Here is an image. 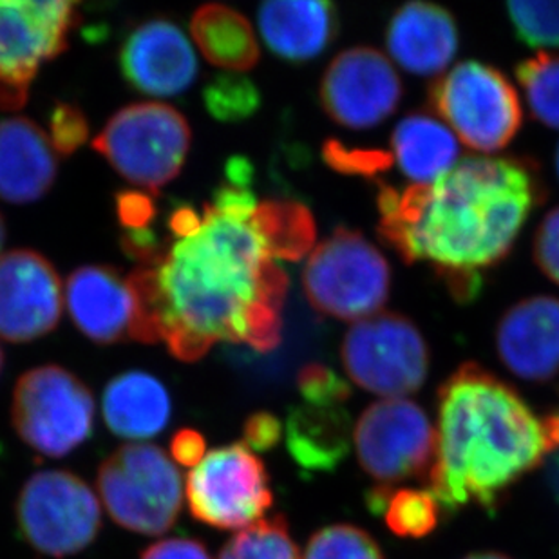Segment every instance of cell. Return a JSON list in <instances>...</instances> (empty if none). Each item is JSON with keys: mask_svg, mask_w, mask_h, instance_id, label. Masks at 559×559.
<instances>
[{"mask_svg": "<svg viewBox=\"0 0 559 559\" xmlns=\"http://www.w3.org/2000/svg\"><path fill=\"white\" fill-rule=\"evenodd\" d=\"M118 63L127 84L143 95L176 96L198 76L194 49L181 27L169 19H151L123 40Z\"/></svg>", "mask_w": 559, "mask_h": 559, "instance_id": "2e32d148", "label": "cell"}, {"mask_svg": "<svg viewBox=\"0 0 559 559\" xmlns=\"http://www.w3.org/2000/svg\"><path fill=\"white\" fill-rule=\"evenodd\" d=\"M341 357L355 384L384 399L412 395L428 379L426 338L401 313L385 311L355 322L344 335Z\"/></svg>", "mask_w": 559, "mask_h": 559, "instance_id": "30bf717a", "label": "cell"}, {"mask_svg": "<svg viewBox=\"0 0 559 559\" xmlns=\"http://www.w3.org/2000/svg\"><path fill=\"white\" fill-rule=\"evenodd\" d=\"M253 222L275 259L301 261L316 247V219L310 209L292 200L259 201Z\"/></svg>", "mask_w": 559, "mask_h": 559, "instance_id": "484cf974", "label": "cell"}, {"mask_svg": "<svg viewBox=\"0 0 559 559\" xmlns=\"http://www.w3.org/2000/svg\"><path fill=\"white\" fill-rule=\"evenodd\" d=\"M283 426L280 418L269 412H255L245 420L243 442L252 451H270L280 443Z\"/></svg>", "mask_w": 559, "mask_h": 559, "instance_id": "f35d334b", "label": "cell"}, {"mask_svg": "<svg viewBox=\"0 0 559 559\" xmlns=\"http://www.w3.org/2000/svg\"><path fill=\"white\" fill-rule=\"evenodd\" d=\"M429 104L456 138L478 153H498L522 129V104L511 80L476 60L456 63L435 80Z\"/></svg>", "mask_w": 559, "mask_h": 559, "instance_id": "52a82bcc", "label": "cell"}, {"mask_svg": "<svg viewBox=\"0 0 559 559\" xmlns=\"http://www.w3.org/2000/svg\"><path fill=\"white\" fill-rule=\"evenodd\" d=\"M542 426H544L545 442L549 451L559 449V406L542 420Z\"/></svg>", "mask_w": 559, "mask_h": 559, "instance_id": "7bdbcfd3", "label": "cell"}, {"mask_svg": "<svg viewBox=\"0 0 559 559\" xmlns=\"http://www.w3.org/2000/svg\"><path fill=\"white\" fill-rule=\"evenodd\" d=\"M96 486L109 516L131 533L165 534L183 507L180 471L151 443H129L109 454Z\"/></svg>", "mask_w": 559, "mask_h": 559, "instance_id": "8992f818", "label": "cell"}, {"mask_svg": "<svg viewBox=\"0 0 559 559\" xmlns=\"http://www.w3.org/2000/svg\"><path fill=\"white\" fill-rule=\"evenodd\" d=\"M5 239V225L4 219H2V214H0V249H2V245H4Z\"/></svg>", "mask_w": 559, "mask_h": 559, "instance_id": "bcb514c9", "label": "cell"}, {"mask_svg": "<svg viewBox=\"0 0 559 559\" xmlns=\"http://www.w3.org/2000/svg\"><path fill=\"white\" fill-rule=\"evenodd\" d=\"M326 164L343 175H359L374 178L385 173L393 164L391 153L379 148H348L337 140H328L322 147Z\"/></svg>", "mask_w": 559, "mask_h": 559, "instance_id": "d6a6232c", "label": "cell"}, {"mask_svg": "<svg viewBox=\"0 0 559 559\" xmlns=\"http://www.w3.org/2000/svg\"><path fill=\"white\" fill-rule=\"evenodd\" d=\"M120 243L123 252L142 266H153L158 263L167 249V238H159V234L153 227L142 228V230H123Z\"/></svg>", "mask_w": 559, "mask_h": 559, "instance_id": "74e56055", "label": "cell"}, {"mask_svg": "<svg viewBox=\"0 0 559 559\" xmlns=\"http://www.w3.org/2000/svg\"><path fill=\"white\" fill-rule=\"evenodd\" d=\"M544 200L534 159L473 156L429 186L380 183L379 236L402 261L431 264L456 301L471 302L481 270L509 255Z\"/></svg>", "mask_w": 559, "mask_h": 559, "instance_id": "7a4b0ae2", "label": "cell"}, {"mask_svg": "<svg viewBox=\"0 0 559 559\" xmlns=\"http://www.w3.org/2000/svg\"><path fill=\"white\" fill-rule=\"evenodd\" d=\"M258 19L270 51L294 63L321 57L338 33L337 8L326 0H272Z\"/></svg>", "mask_w": 559, "mask_h": 559, "instance_id": "44dd1931", "label": "cell"}, {"mask_svg": "<svg viewBox=\"0 0 559 559\" xmlns=\"http://www.w3.org/2000/svg\"><path fill=\"white\" fill-rule=\"evenodd\" d=\"M95 396L71 371L48 365L22 374L13 391L11 420L27 448L62 459L90 440Z\"/></svg>", "mask_w": 559, "mask_h": 559, "instance_id": "ba28073f", "label": "cell"}, {"mask_svg": "<svg viewBox=\"0 0 559 559\" xmlns=\"http://www.w3.org/2000/svg\"><path fill=\"white\" fill-rule=\"evenodd\" d=\"M2 366H4V354H2V348H0V371H2Z\"/></svg>", "mask_w": 559, "mask_h": 559, "instance_id": "c3c4849f", "label": "cell"}, {"mask_svg": "<svg viewBox=\"0 0 559 559\" xmlns=\"http://www.w3.org/2000/svg\"><path fill=\"white\" fill-rule=\"evenodd\" d=\"M225 175H227V183L230 186L245 187V189H250L252 186L253 167L243 156H234L228 159Z\"/></svg>", "mask_w": 559, "mask_h": 559, "instance_id": "b9f144b4", "label": "cell"}, {"mask_svg": "<svg viewBox=\"0 0 559 559\" xmlns=\"http://www.w3.org/2000/svg\"><path fill=\"white\" fill-rule=\"evenodd\" d=\"M102 413L111 433L127 440H145L167 428L173 402L164 382L154 374L126 371L106 385Z\"/></svg>", "mask_w": 559, "mask_h": 559, "instance_id": "7402d4cb", "label": "cell"}, {"mask_svg": "<svg viewBox=\"0 0 559 559\" xmlns=\"http://www.w3.org/2000/svg\"><path fill=\"white\" fill-rule=\"evenodd\" d=\"M140 559H212L205 545L192 538H167L143 550Z\"/></svg>", "mask_w": 559, "mask_h": 559, "instance_id": "ab89813d", "label": "cell"}, {"mask_svg": "<svg viewBox=\"0 0 559 559\" xmlns=\"http://www.w3.org/2000/svg\"><path fill=\"white\" fill-rule=\"evenodd\" d=\"M186 492L192 518L222 531L250 527L274 503L266 467L245 442L205 454L187 476Z\"/></svg>", "mask_w": 559, "mask_h": 559, "instance_id": "4fadbf2b", "label": "cell"}, {"mask_svg": "<svg viewBox=\"0 0 559 559\" xmlns=\"http://www.w3.org/2000/svg\"><path fill=\"white\" fill-rule=\"evenodd\" d=\"M190 33L203 57L217 68L245 73L259 62L250 22L228 5H201L190 21Z\"/></svg>", "mask_w": 559, "mask_h": 559, "instance_id": "d4e9b609", "label": "cell"}, {"mask_svg": "<svg viewBox=\"0 0 559 559\" xmlns=\"http://www.w3.org/2000/svg\"><path fill=\"white\" fill-rule=\"evenodd\" d=\"M115 200H117L118 222L123 230L148 228L158 214L153 198L140 189L120 190Z\"/></svg>", "mask_w": 559, "mask_h": 559, "instance_id": "8d00e7d4", "label": "cell"}, {"mask_svg": "<svg viewBox=\"0 0 559 559\" xmlns=\"http://www.w3.org/2000/svg\"><path fill=\"white\" fill-rule=\"evenodd\" d=\"M90 136V123L80 107L59 102L49 112V140L57 153L71 156Z\"/></svg>", "mask_w": 559, "mask_h": 559, "instance_id": "e575fe53", "label": "cell"}, {"mask_svg": "<svg viewBox=\"0 0 559 559\" xmlns=\"http://www.w3.org/2000/svg\"><path fill=\"white\" fill-rule=\"evenodd\" d=\"M497 352L512 374L547 382L559 374V299L536 296L516 302L497 326Z\"/></svg>", "mask_w": 559, "mask_h": 559, "instance_id": "e0dca14e", "label": "cell"}, {"mask_svg": "<svg viewBox=\"0 0 559 559\" xmlns=\"http://www.w3.org/2000/svg\"><path fill=\"white\" fill-rule=\"evenodd\" d=\"M258 203L252 189L225 181L194 233L169 234L158 263L127 275L136 299L134 341H165L181 362L222 341L258 352L280 346L288 275L253 222Z\"/></svg>", "mask_w": 559, "mask_h": 559, "instance_id": "6da1fadb", "label": "cell"}, {"mask_svg": "<svg viewBox=\"0 0 559 559\" xmlns=\"http://www.w3.org/2000/svg\"><path fill=\"white\" fill-rule=\"evenodd\" d=\"M217 559H301L285 516L253 523L223 545Z\"/></svg>", "mask_w": 559, "mask_h": 559, "instance_id": "83f0119b", "label": "cell"}, {"mask_svg": "<svg viewBox=\"0 0 559 559\" xmlns=\"http://www.w3.org/2000/svg\"><path fill=\"white\" fill-rule=\"evenodd\" d=\"M286 443L292 459L307 473L335 469L349 448V417L343 406L292 407L286 420Z\"/></svg>", "mask_w": 559, "mask_h": 559, "instance_id": "cb8c5ba5", "label": "cell"}, {"mask_svg": "<svg viewBox=\"0 0 559 559\" xmlns=\"http://www.w3.org/2000/svg\"><path fill=\"white\" fill-rule=\"evenodd\" d=\"M354 440L360 467L377 486L396 489L401 481H428L437 456V429L415 402H374L360 415Z\"/></svg>", "mask_w": 559, "mask_h": 559, "instance_id": "7c38bea8", "label": "cell"}, {"mask_svg": "<svg viewBox=\"0 0 559 559\" xmlns=\"http://www.w3.org/2000/svg\"><path fill=\"white\" fill-rule=\"evenodd\" d=\"M556 173H558V178H559V145H558V151H556Z\"/></svg>", "mask_w": 559, "mask_h": 559, "instance_id": "7dc6e473", "label": "cell"}, {"mask_svg": "<svg viewBox=\"0 0 559 559\" xmlns=\"http://www.w3.org/2000/svg\"><path fill=\"white\" fill-rule=\"evenodd\" d=\"M16 525L35 552L69 558L87 549L102 528L100 501L79 475L35 473L16 500Z\"/></svg>", "mask_w": 559, "mask_h": 559, "instance_id": "9c48e42d", "label": "cell"}, {"mask_svg": "<svg viewBox=\"0 0 559 559\" xmlns=\"http://www.w3.org/2000/svg\"><path fill=\"white\" fill-rule=\"evenodd\" d=\"M59 176L48 134L24 117L0 120V200L26 205L43 200Z\"/></svg>", "mask_w": 559, "mask_h": 559, "instance_id": "ffe728a7", "label": "cell"}, {"mask_svg": "<svg viewBox=\"0 0 559 559\" xmlns=\"http://www.w3.org/2000/svg\"><path fill=\"white\" fill-rule=\"evenodd\" d=\"M190 142L192 131L178 109L142 102L115 112L93 148L129 183L156 194L180 175Z\"/></svg>", "mask_w": 559, "mask_h": 559, "instance_id": "277c9868", "label": "cell"}, {"mask_svg": "<svg viewBox=\"0 0 559 559\" xmlns=\"http://www.w3.org/2000/svg\"><path fill=\"white\" fill-rule=\"evenodd\" d=\"M464 559H512L500 552H475V555L465 556Z\"/></svg>", "mask_w": 559, "mask_h": 559, "instance_id": "f6af8a7d", "label": "cell"}, {"mask_svg": "<svg viewBox=\"0 0 559 559\" xmlns=\"http://www.w3.org/2000/svg\"><path fill=\"white\" fill-rule=\"evenodd\" d=\"M74 2L66 0H0V109L16 111L44 62L68 48L69 33L79 24Z\"/></svg>", "mask_w": 559, "mask_h": 559, "instance_id": "8fae6325", "label": "cell"}, {"mask_svg": "<svg viewBox=\"0 0 559 559\" xmlns=\"http://www.w3.org/2000/svg\"><path fill=\"white\" fill-rule=\"evenodd\" d=\"M205 109L223 123L243 122L261 107V93L249 76L241 73L217 74L203 90Z\"/></svg>", "mask_w": 559, "mask_h": 559, "instance_id": "f546056e", "label": "cell"}, {"mask_svg": "<svg viewBox=\"0 0 559 559\" xmlns=\"http://www.w3.org/2000/svg\"><path fill=\"white\" fill-rule=\"evenodd\" d=\"M550 486L555 489V495L559 500V454L552 462V467H550Z\"/></svg>", "mask_w": 559, "mask_h": 559, "instance_id": "ee69618b", "label": "cell"}, {"mask_svg": "<svg viewBox=\"0 0 559 559\" xmlns=\"http://www.w3.org/2000/svg\"><path fill=\"white\" fill-rule=\"evenodd\" d=\"M544 426L512 385L465 362L438 390L437 456L429 492L443 511L492 509L545 453Z\"/></svg>", "mask_w": 559, "mask_h": 559, "instance_id": "3957f363", "label": "cell"}, {"mask_svg": "<svg viewBox=\"0 0 559 559\" xmlns=\"http://www.w3.org/2000/svg\"><path fill=\"white\" fill-rule=\"evenodd\" d=\"M297 388L302 402L311 406H344L352 390L348 382L322 365H308L297 377Z\"/></svg>", "mask_w": 559, "mask_h": 559, "instance_id": "836d02e7", "label": "cell"}, {"mask_svg": "<svg viewBox=\"0 0 559 559\" xmlns=\"http://www.w3.org/2000/svg\"><path fill=\"white\" fill-rule=\"evenodd\" d=\"M391 148V158L413 186H429L459 164L460 145L453 131L424 112H412L396 123Z\"/></svg>", "mask_w": 559, "mask_h": 559, "instance_id": "603a6c76", "label": "cell"}, {"mask_svg": "<svg viewBox=\"0 0 559 559\" xmlns=\"http://www.w3.org/2000/svg\"><path fill=\"white\" fill-rule=\"evenodd\" d=\"M401 76L379 49L359 46L338 53L322 74L319 98L338 126L366 131L385 122L402 100Z\"/></svg>", "mask_w": 559, "mask_h": 559, "instance_id": "5bb4252c", "label": "cell"}, {"mask_svg": "<svg viewBox=\"0 0 559 559\" xmlns=\"http://www.w3.org/2000/svg\"><path fill=\"white\" fill-rule=\"evenodd\" d=\"M305 559H384V555L365 528L335 523L311 536Z\"/></svg>", "mask_w": 559, "mask_h": 559, "instance_id": "4dcf8cb0", "label": "cell"}, {"mask_svg": "<svg viewBox=\"0 0 559 559\" xmlns=\"http://www.w3.org/2000/svg\"><path fill=\"white\" fill-rule=\"evenodd\" d=\"M66 302L74 324L91 341L112 344L132 338L136 299L118 270L96 264L74 270L66 285Z\"/></svg>", "mask_w": 559, "mask_h": 559, "instance_id": "ac0fdd59", "label": "cell"}, {"mask_svg": "<svg viewBox=\"0 0 559 559\" xmlns=\"http://www.w3.org/2000/svg\"><path fill=\"white\" fill-rule=\"evenodd\" d=\"M0 453H2V445H0Z\"/></svg>", "mask_w": 559, "mask_h": 559, "instance_id": "681fc988", "label": "cell"}, {"mask_svg": "<svg viewBox=\"0 0 559 559\" xmlns=\"http://www.w3.org/2000/svg\"><path fill=\"white\" fill-rule=\"evenodd\" d=\"M507 10L528 48L559 49V2H509Z\"/></svg>", "mask_w": 559, "mask_h": 559, "instance_id": "1f68e13d", "label": "cell"}, {"mask_svg": "<svg viewBox=\"0 0 559 559\" xmlns=\"http://www.w3.org/2000/svg\"><path fill=\"white\" fill-rule=\"evenodd\" d=\"M302 286L311 308L321 316L359 322L388 301L390 263L362 234L338 227L311 250Z\"/></svg>", "mask_w": 559, "mask_h": 559, "instance_id": "5b68a950", "label": "cell"}, {"mask_svg": "<svg viewBox=\"0 0 559 559\" xmlns=\"http://www.w3.org/2000/svg\"><path fill=\"white\" fill-rule=\"evenodd\" d=\"M440 511L437 498L429 491L418 489H393L385 509V525L399 538H426L433 533L440 522Z\"/></svg>", "mask_w": 559, "mask_h": 559, "instance_id": "f1b7e54d", "label": "cell"}, {"mask_svg": "<svg viewBox=\"0 0 559 559\" xmlns=\"http://www.w3.org/2000/svg\"><path fill=\"white\" fill-rule=\"evenodd\" d=\"M534 261L550 281L559 285V206L539 223L534 236Z\"/></svg>", "mask_w": 559, "mask_h": 559, "instance_id": "d590c367", "label": "cell"}, {"mask_svg": "<svg viewBox=\"0 0 559 559\" xmlns=\"http://www.w3.org/2000/svg\"><path fill=\"white\" fill-rule=\"evenodd\" d=\"M516 79L533 117L559 131V55L539 51L523 60L516 66Z\"/></svg>", "mask_w": 559, "mask_h": 559, "instance_id": "4316f807", "label": "cell"}, {"mask_svg": "<svg viewBox=\"0 0 559 559\" xmlns=\"http://www.w3.org/2000/svg\"><path fill=\"white\" fill-rule=\"evenodd\" d=\"M62 281L53 264L33 250L0 255V337L29 343L53 332L63 310Z\"/></svg>", "mask_w": 559, "mask_h": 559, "instance_id": "9a60e30c", "label": "cell"}, {"mask_svg": "<svg viewBox=\"0 0 559 559\" xmlns=\"http://www.w3.org/2000/svg\"><path fill=\"white\" fill-rule=\"evenodd\" d=\"M205 438L195 429L183 428L176 431L170 440V454L176 464L195 467L205 459Z\"/></svg>", "mask_w": 559, "mask_h": 559, "instance_id": "60d3db41", "label": "cell"}, {"mask_svg": "<svg viewBox=\"0 0 559 559\" xmlns=\"http://www.w3.org/2000/svg\"><path fill=\"white\" fill-rule=\"evenodd\" d=\"M459 26L445 8L407 2L393 13L385 29V48L407 73L435 76L459 53Z\"/></svg>", "mask_w": 559, "mask_h": 559, "instance_id": "d6986e66", "label": "cell"}]
</instances>
